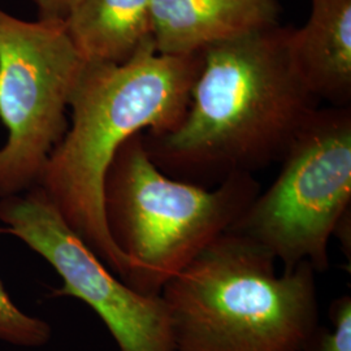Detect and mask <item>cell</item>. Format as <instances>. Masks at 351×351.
Returning a JSON list of instances; mask_svg holds the SVG:
<instances>
[{
	"label": "cell",
	"instance_id": "obj_8",
	"mask_svg": "<svg viewBox=\"0 0 351 351\" xmlns=\"http://www.w3.org/2000/svg\"><path fill=\"white\" fill-rule=\"evenodd\" d=\"M278 0H152L155 49L188 56L230 38L280 25Z\"/></svg>",
	"mask_w": 351,
	"mask_h": 351
},
{
	"label": "cell",
	"instance_id": "obj_12",
	"mask_svg": "<svg viewBox=\"0 0 351 351\" xmlns=\"http://www.w3.org/2000/svg\"><path fill=\"white\" fill-rule=\"evenodd\" d=\"M330 326H316L301 351H351V297L341 295L329 306Z\"/></svg>",
	"mask_w": 351,
	"mask_h": 351
},
{
	"label": "cell",
	"instance_id": "obj_1",
	"mask_svg": "<svg viewBox=\"0 0 351 351\" xmlns=\"http://www.w3.org/2000/svg\"><path fill=\"white\" fill-rule=\"evenodd\" d=\"M291 30L280 24L202 51L181 123L143 134L163 172L211 188L282 159L319 108L291 50Z\"/></svg>",
	"mask_w": 351,
	"mask_h": 351
},
{
	"label": "cell",
	"instance_id": "obj_6",
	"mask_svg": "<svg viewBox=\"0 0 351 351\" xmlns=\"http://www.w3.org/2000/svg\"><path fill=\"white\" fill-rule=\"evenodd\" d=\"M84 59L64 21H26L0 8V199L36 188L63 139Z\"/></svg>",
	"mask_w": 351,
	"mask_h": 351
},
{
	"label": "cell",
	"instance_id": "obj_13",
	"mask_svg": "<svg viewBox=\"0 0 351 351\" xmlns=\"http://www.w3.org/2000/svg\"><path fill=\"white\" fill-rule=\"evenodd\" d=\"M39 20L64 21L81 0H32Z\"/></svg>",
	"mask_w": 351,
	"mask_h": 351
},
{
	"label": "cell",
	"instance_id": "obj_9",
	"mask_svg": "<svg viewBox=\"0 0 351 351\" xmlns=\"http://www.w3.org/2000/svg\"><path fill=\"white\" fill-rule=\"evenodd\" d=\"M291 50L317 99L345 107L351 98V0H311L306 24L291 30Z\"/></svg>",
	"mask_w": 351,
	"mask_h": 351
},
{
	"label": "cell",
	"instance_id": "obj_2",
	"mask_svg": "<svg viewBox=\"0 0 351 351\" xmlns=\"http://www.w3.org/2000/svg\"><path fill=\"white\" fill-rule=\"evenodd\" d=\"M201 62V53H159L154 40L125 63L85 62L69 101L68 130L38 181L66 224L123 281L132 265L106 223L107 171L128 139L163 134L181 123Z\"/></svg>",
	"mask_w": 351,
	"mask_h": 351
},
{
	"label": "cell",
	"instance_id": "obj_7",
	"mask_svg": "<svg viewBox=\"0 0 351 351\" xmlns=\"http://www.w3.org/2000/svg\"><path fill=\"white\" fill-rule=\"evenodd\" d=\"M0 221L62 278L51 297L84 302L98 315L119 351H176L162 297L129 288L66 224L40 189L0 199Z\"/></svg>",
	"mask_w": 351,
	"mask_h": 351
},
{
	"label": "cell",
	"instance_id": "obj_5",
	"mask_svg": "<svg viewBox=\"0 0 351 351\" xmlns=\"http://www.w3.org/2000/svg\"><path fill=\"white\" fill-rule=\"evenodd\" d=\"M281 160L276 180L230 230L263 246L284 268L308 262L323 274L329 241L351 210L350 107L317 108Z\"/></svg>",
	"mask_w": 351,
	"mask_h": 351
},
{
	"label": "cell",
	"instance_id": "obj_11",
	"mask_svg": "<svg viewBox=\"0 0 351 351\" xmlns=\"http://www.w3.org/2000/svg\"><path fill=\"white\" fill-rule=\"evenodd\" d=\"M7 233L0 226V234ZM52 336V329L43 319L21 310L0 280V341L17 348H40Z\"/></svg>",
	"mask_w": 351,
	"mask_h": 351
},
{
	"label": "cell",
	"instance_id": "obj_4",
	"mask_svg": "<svg viewBox=\"0 0 351 351\" xmlns=\"http://www.w3.org/2000/svg\"><path fill=\"white\" fill-rule=\"evenodd\" d=\"M259 191L252 173L228 176L211 188L171 177L152 160L143 133L128 139L103 189L108 232L132 265L124 282L159 297L172 277L232 229Z\"/></svg>",
	"mask_w": 351,
	"mask_h": 351
},
{
	"label": "cell",
	"instance_id": "obj_10",
	"mask_svg": "<svg viewBox=\"0 0 351 351\" xmlns=\"http://www.w3.org/2000/svg\"><path fill=\"white\" fill-rule=\"evenodd\" d=\"M152 0H81L64 26L86 63L123 64L152 39Z\"/></svg>",
	"mask_w": 351,
	"mask_h": 351
},
{
	"label": "cell",
	"instance_id": "obj_3",
	"mask_svg": "<svg viewBox=\"0 0 351 351\" xmlns=\"http://www.w3.org/2000/svg\"><path fill=\"white\" fill-rule=\"evenodd\" d=\"M263 246L226 232L160 293L176 351H301L320 324L316 271L277 274Z\"/></svg>",
	"mask_w": 351,
	"mask_h": 351
}]
</instances>
